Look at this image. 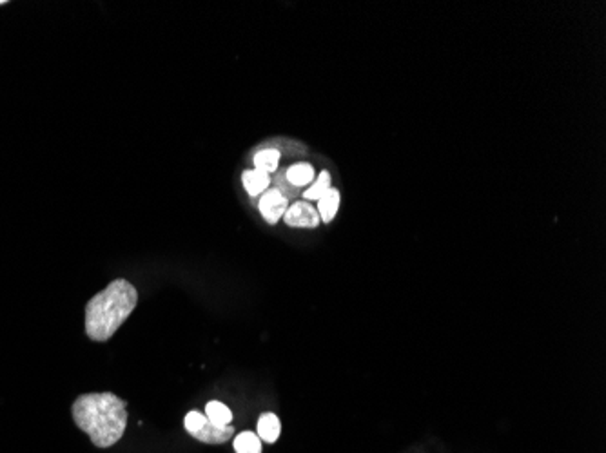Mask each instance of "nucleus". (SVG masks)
<instances>
[{"label":"nucleus","mask_w":606,"mask_h":453,"mask_svg":"<svg viewBox=\"0 0 606 453\" xmlns=\"http://www.w3.org/2000/svg\"><path fill=\"white\" fill-rule=\"evenodd\" d=\"M339 200H342V198H339V191L338 189H332V187H330L329 191H327L325 194L320 198V200H318L316 210H318V214H320L321 222L323 223L332 222L334 216L338 214Z\"/></svg>","instance_id":"6e6552de"},{"label":"nucleus","mask_w":606,"mask_h":453,"mask_svg":"<svg viewBox=\"0 0 606 453\" xmlns=\"http://www.w3.org/2000/svg\"><path fill=\"white\" fill-rule=\"evenodd\" d=\"M255 169L262 170L265 175H273L276 173L278 165H280V151L278 149H262L255 154Z\"/></svg>","instance_id":"9d476101"},{"label":"nucleus","mask_w":606,"mask_h":453,"mask_svg":"<svg viewBox=\"0 0 606 453\" xmlns=\"http://www.w3.org/2000/svg\"><path fill=\"white\" fill-rule=\"evenodd\" d=\"M242 185H243V189H245L249 196L256 198V196H260V194H264V192L267 191L269 187H271V176L265 175V173H262V170H256V169L243 170Z\"/></svg>","instance_id":"423d86ee"},{"label":"nucleus","mask_w":606,"mask_h":453,"mask_svg":"<svg viewBox=\"0 0 606 453\" xmlns=\"http://www.w3.org/2000/svg\"><path fill=\"white\" fill-rule=\"evenodd\" d=\"M236 453H262V440L252 431H243L234 439Z\"/></svg>","instance_id":"ddd939ff"},{"label":"nucleus","mask_w":606,"mask_h":453,"mask_svg":"<svg viewBox=\"0 0 606 453\" xmlns=\"http://www.w3.org/2000/svg\"><path fill=\"white\" fill-rule=\"evenodd\" d=\"M206 415L216 426H229L233 423V412L220 401H211L206 406Z\"/></svg>","instance_id":"9b49d317"},{"label":"nucleus","mask_w":606,"mask_h":453,"mask_svg":"<svg viewBox=\"0 0 606 453\" xmlns=\"http://www.w3.org/2000/svg\"><path fill=\"white\" fill-rule=\"evenodd\" d=\"M6 4V0H0V6H4Z\"/></svg>","instance_id":"4468645a"},{"label":"nucleus","mask_w":606,"mask_h":453,"mask_svg":"<svg viewBox=\"0 0 606 453\" xmlns=\"http://www.w3.org/2000/svg\"><path fill=\"white\" fill-rule=\"evenodd\" d=\"M285 225L295 226V229H316L320 225V214L316 207H312L309 201H296L283 214Z\"/></svg>","instance_id":"39448f33"},{"label":"nucleus","mask_w":606,"mask_h":453,"mask_svg":"<svg viewBox=\"0 0 606 453\" xmlns=\"http://www.w3.org/2000/svg\"><path fill=\"white\" fill-rule=\"evenodd\" d=\"M280 431H281V424H280V419L276 417L274 414H265L260 417L258 421V437L262 440H265V442H276L278 437H280Z\"/></svg>","instance_id":"1a4fd4ad"},{"label":"nucleus","mask_w":606,"mask_h":453,"mask_svg":"<svg viewBox=\"0 0 606 453\" xmlns=\"http://www.w3.org/2000/svg\"><path fill=\"white\" fill-rule=\"evenodd\" d=\"M138 303L137 288L126 279H114L86 305V334L104 343L116 334Z\"/></svg>","instance_id":"f03ea898"},{"label":"nucleus","mask_w":606,"mask_h":453,"mask_svg":"<svg viewBox=\"0 0 606 453\" xmlns=\"http://www.w3.org/2000/svg\"><path fill=\"white\" fill-rule=\"evenodd\" d=\"M287 209H289V200L278 187L267 189L260 198L258 210L269 225H276L283 218Z\"/></svg>","instance_id":"20e7f679"},{"label":"nucleus","mask_w":606,"mask_h":453,"mask_svg":"<svg viewBox=\"0 0 606 453\" xmlns=\"http://www.w3.org/2000/svg\"><path fill=\"white\" fill-rule=\"evenodd\" d=\"M184 424L189 435L202 440V442H207V445H222L233 437L234 431V426H231V424L229 426H216L202 412H194V410L185 415Z\"/></svg>","instance_id":"7ed1b4c3"},{"label":"nucleus","mask_w":606,"mask_h":453,"mask_svg":"<svg viewBox=\"0 0 606 453\" xmlns=\"http://www.w3.org/2000/svg\"><path fill=\"white\" fill-rule=\"evenodd\" d=\"M330 189V173L329 170H321L318 178H314V182L305 189L303 192V198L305 201H318L327 191Z\"/></svg>","instance_id":"f8f14e48"},{"label":"nucleus","mask_w":606,"mask_h":453,"mask_svg":"<svg viewBox=\"0 0 606 453\" xmlns=\"http://www.w3.org/2000/svg\"><path fill=\"white\" fill-rule=\"evenodd\" d=\"M314 176H316L314 167H312L311 163H307V161H299V163H295V165H290L289 169L285 170L287 183L296 189L311 185V183L314 182Z\"/></svg>","instance_id":"0eeeda50"},{"label":"nucleus","mask_w":606,"mask_h":453,"mask_svg":"<svg viewBox=\"0 0 606 453\" xmlns=\"http://www.w3.org/2000/svg\"><path fill=\"white\" fill-rule=\"evenodd\" d=\"M76 426L86 431L93 445L109 448L122 439L128 426L126 403L114 393H86L71 408Z\"/></svg>","instance_id":"f257e3e1"}]
</instances>
